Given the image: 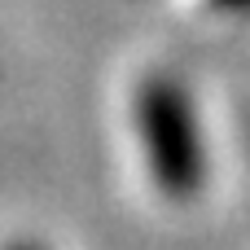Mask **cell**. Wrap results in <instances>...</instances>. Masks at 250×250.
<instances>
[{
	"label": "cell",
	"instance_id": "1",
	"mask_svg": "<svg viewBox=\"0 0 250 250\" xmlns=\"http://www.w3.org/2000/svg\"><path fill=\"white\" fill-rule=\"evenodd\" d=\"M136 132H141V145L149 154L154 180L171 198L198 193V185L207 176V154H202V132H198V119H193V105H189L185 88H176L171 79L141 83Z\"/></svg>",
	"mask_w": 250,
	"mask_h": 250
},
{
	"label": "cell",
	"instance_id": "2",
	"mask_svg": "<svg viewBox=\"0 0 250 250\" xmlns=\"http://www.w3.org/2000/svg\"><path fill=\"white\" fill-rule=\"evenodd\" d=\"M9 250H44V246H31V242H18V246H9Z\"/></svg>",
	"mask_w": 250,
	"mask_h": 250
}]
</instances>
